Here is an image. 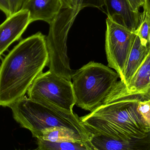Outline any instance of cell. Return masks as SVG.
Returning <instances> with one entry per match:
<instances>
[{
	"instance_id": "obj_1",
	"label": "cell",
	"mask_w": 150,
	"mask_h": 150,
	"mask_svg": "<svg viewBox=\"0 0 150 150\" xmlns=\"http://www.w3.org/2000/svg\"><path fill=\"white\" fill-rule=\"evenodd\" d=\"M48 63L45 35L38 32L21 40L0 66V106L9 107L24 97Z\"/></svg>"
},
{
	"instance_id": "obj_2",
	"label": "cell",
	"mask_w": 150,
	"mask_h": 150,
	"mask_svg": "<svg viewBox=\"0 0 150 150\" xmlns=\"http://www.w3.org/2000/svg\"><path fill=\"white\" fill-rule=\"evenodd\" d=\"M144 97L127 94L120 80L103 105L80 117L81 123L91 134L115 139L144 138L149 134L150 128L139 114L137 106Z\"/></svg>"
},
{
	"instance_id": "obj_3",
	"label": "cell",
	"mask_w": 150,
	"mask_h": 150,
	"mask_svg": "<svg viewBox=\"0 0 150 150\" xmlns=\"http://www.w3.org/2000/svg\"><path fill=\"white\" fill-rule=\"evenodd\" d=\"M13 118L21 127L30 131L38 138L42 130L53 127L68 129L90 140L91 134L74 112H66L47 106L24 97L9 107Z\"/></svg>"
},
{
	"instance_id": "obj_4",
	"label": "cell",
	"mask_w": 150,
	"mask_h": 150,
	"mask_svg": "<svg viewBox=\"0 0 150 150\" xmlns=\"http://www.w3.org/2000/svg\"><path fill=\"white\" fill-rule=\"evenodd\" d=\"M119 75L109 67L90 62L72 75L76 105L93 112L103 105L116 86Z\"/></svg>"
},
{
	"instance_id": "obj_5",
	"label": "cell",
	"mask_w": 150,
	"mask_h": 150,
	"mask_svg": "<svg viewBox=\"0 0 150 150\" xmlns=\"http://www.w3.org/2000/svg\"><path fill=\"white\" fill-rule=\"evenodd\" d=\"M27 94L35 102L66 112H73L76 105L72 81L49 70L35 79Z\"/></svg>"
},
{
	"instance_id": "obj_6",
	"label": "cell",
	"mask_w": 150,
	"mask_h": 150,
	"mask_svg": "<svg viewBox=\"0 0 150 150\" xmlns=\"http://www.w3.org/2000/svg\"><path fill=\"white\" fill-rule=\"evenodd\" d=\"M106 23L105 49L108 67L115 69L121 79L134 44L135 34L108 18Z\"/></svg>"
},
{
	"instance_id": "obj_7",
	"label": "cell",
	"mask_w": 150,
	"mask_h": 150,
	"mask_svg": "<svg viewBox=\"0 0 150 150\" xmlns=\"http://www.w3.org/2000/svg\"><path fill=\"white\" fill-rule=\"evenodd\" d=\"M31 23L29 11L20 9L7 17L0 25V57L11 44L21 38Z\"/></svg>"
},
{
	"instance_id": "obj_8",
	"label": "cell",
	"mask_w": 150,
	"mask_h": 150,
	"mask_svg": "<svg viewBox=\"0 0 150 150\" xmlns=\"http://www.w3.org/2000/svg\"><path fill=\"white\" fill-rule=\"evenodd\" d=\"M108 18L134 32L138 28L142 13L134 12L128 0H104Z\"/></svg>"
},
{
	"instance_id": "obj_9",
	"label": "cell",
	"mask_w": 150,
	"mask_h": 150,
	"mask_svg": "<svg viewBox=\"0 0 150 150\" xmlns=\"http://www.w3.org/2000/svg\"><path fill=\"white\" fill-rule=\"evenodd\" d=\"M90 141L98 150H150V132L144 138L128 139L91 134Z\"/></svg>"
},
{
	"instance_id": "obj_10",
	"label": "cell",
	"mask_w": 150,
	"mask_h": 150,
	"mask_svg": "<svg viewBox=\"0 0 150 150\" xmlns=\"http://www.w3.org/2000/svg\"><path fill=\"white\" fill-rule=\"evenodd\" d=\"M21 9L29 11L31 23L41 20L50 25L61 11V1L24 0Z\"/></svg>"
},
{
	"instance_id": "obj_11",
	"label": "cell",
	"mask_w": 150,
	"mask_h": 150,
	"mask_svg": "<svg viewBox=\"0 0 150 150\" xmlns=\"http://www.w3.org/2000/svg\"><path fill=\"white\" fill-rule=\"evenodd\" d=\"M150 51V47L142 44L140 38L135 34L133 46L123 70L120 81L127 86L138 69L145 60Z\"/></svg>"
},
{
	"instance_id": "obj_12",
	"label": "cell",
	"mask_w": 150,
	"mask_h": 150,
	"mask_svg": "<svg viewBox=\"0 0 150 150\" xmlns=\"http://www.w3.org/2000/svg\"><path fill=\"white\" fill-rule=\"evenodd\" d=\"M62 10L58 18L62 22L72 25L79 11L86 7L100 8L104 0H61Z\"/></svg>"
},
{
	"instance_id": "obj_13",
	"label": "cell",
	"mask_w": 150,
	"mask_h": 150,
	"mask_svg": "<svg viewBox=\"0 0 150 150\" xmlns=\"http://www.w3.org/2000/svg\"><path fill=\"white\" fill-rule=\"evenodd\" d=\"M127 93L130 95H145L150 89V51L141 67L125 86Z\"/></svg>"
},
{
	"instance_id": "obj_14",
	"label": "cell",
	"mask_w": 150,
	"mask_h": 150,
	"mask_svg": "<svg viewBox=\"0 0 150 150\" xmlns=\"http://www.w3.org/2000/svg\"><path fill=\"white\" fill-rule=\"evenodd\" d=\"M54 142L88 141L77 133L64 127H53L42 130L38 139Z\"/></svg>"
},
{
	"instance_id": "obj_15",
	"label": "cell",
	"mask_w": 150,
	"mask_h": 150,
	"mask_svg": "<svg viewBox=\"0 0 150 150\" xmlns=\"http://www.w3.org/2000/svg\"><path fill=\"white\" fill-rule=\"evenodd\" d=\"M38 145L39 150H98L90 140L54 142L38 139Z\"/></svg>"
},
{
	"instance_id": "obj_16",
	"label": "cell",
	"mask_w": 150,
	"mask_h": 150,
	"mask_svg": "<svg viewBox=\"0 0 150 150\" xmlns=\"http://www.w3.org/2000/svg\"><path fill=\"white\" fill-rule=\"evenodd\" d=\"M137 110L146 124L150 128V99L144 97L138 102Z\"/></svg>"
},
{
	"instance_id": "obj_17",
	"label": "cell",
	"mask_w": 150,
	"mask_h": 150,
	"mask_svg": "<svg viewBox=\"0 0 150 150\" xmlns=\"http://www.w3.org/2000/svg\"><path fill=\"white\" fill-rule=\"evenodd\" d=\"M23 1L24 0H8L11 15L17 12L21 9Z\"/></svg>"
},
{
	"instance_id": "obj_18",
	"label": "cell",
	"mask_w": 150,
	"mask_h": 150,
	"mask_svg": "<svg viewBox=\"0 0 150 150\" xmlns=\"http://www.w3.org/2000/svg\"><path fill=\"white\" fill-rule=\"evenodd\" d=\"M132 9L134 12L140 13L139 9L143 7L145 3V0H128Z\"/></svg>"
},
{
	"instance_id": "obj_19",
	"label": "cell",
	"mask_w": 150,
	"mask_h": 150,
	"mask_svg": "<svg viewBox=\"0 0 150 150\" xmlns=\"http://www.w3.org/2000/svg\"><path fill=\"white\" fill-rule=\"evenodd\" d=\"M0 10L7 17L10 16V9L8 0H0Z\"/></svg>"
},
{
	"instance_id": "obj_20",
	"label": "cell",
	"mask_w": 150,
	"mask_h": 150,
	"mask_svg": "<svg viewBox=\"0 0 150 150\" xmlns=\"http://www.w3.org/2000/svg\"><path fill=\"white\" fill-rule=\"evenodd\" d=\"M145 97H146V98H147L149 99H150V89L149 91L148 92V93L147 94H145Z\"/></svg>"
},
{
	"instance_id": "obj_21",
	"label": "cell",
	"mask_w": 150,
	"mask_h": 150,
	"mask_svg": "<svg viewBox=\"0 0 150 150\" xmlns=\"http://www.w3.org/2000/svg\"><path fill=\"white\" fill-rule=\"evenodd\" d=\"M145 3L148 5L150 8V0H145Z\"/></svg>"
},
{
	"instance_id": "obj_22",
	"label": "cell",
	"mask_w": 150,
	"mask_h": 150,
	"mask_svg": "<svg viewBox=\"0 0 150 150\" xmlns=\"http://www.w3.org/2000/svg\"><path fill=\"white\" fill-rule=\"evenodd\" d=\"M149 43L150 45V32L149 33Z\"/></svg>"
},
{
	"instance_id": "obj_23",
	"label": "cell",
	"mask_w": 150,
	"mask_h": 150,
	"mask_svg": "<svg viewBox=\"0 0 150 150\" xmlns=\"http://www.w3.org/2000/svg\"><path fill=\"white\" fill-rule=\"evenodd\" d=\"M39 150L38 149H36V150Z\"/></svg>"
}]
</instances>
